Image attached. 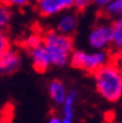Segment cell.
Listing matches in <instances>:
<instances>
[{"label":"cell","mask_w":122,"mask_h":123,"mask_svg":"<svg viewBox=\"0 0 122 123\" xmlns=\"http://www.w3.org/2000/svg\"><path fill=\"white\" fill-rule=\"evenodd\" d=\"M92 3V0H74V6L77 10H85Z\"/></svg>","instance_id":"2e32d148"},{"label":"cell","mask_w":122,"mask_h":123,"mask_svg":"<svg viewBox=\"0 0 122 123\" xmlns=\"http://www.w3.org/2000/svg\"><path fill=\"white\" fill-rule=\"evenodd\" d=\"M74 6V0H36V9L42 16L51 18L67 11Z\"/></svg>","instance_id":"5b68a950"},{"label":"cell","mask_w":122,"mask_h":123,"mask_svg":"<svg viewBox=\"0 0 122 123\" xmlns=\"http://www.w3.org/2000/svg\"><path fill=\"white\" fill-rule=\"evenodd\" d=\"M117 52H122V19L113 20L112 23V45Z\"/></svg>","instance_id":"8fae6325"},{"label":"cell","mask_w":122,"mask_h":123,"mask_svg":"<svg viewBox=\"0 0 122 123\" xmlns=\"http://www.w3.org/2000/svg\"><path fill=\"white\" fill-rule=\"evenodd\" d=\"M70 63L76 68L95 74L97 70L109 63V54L98 50H90V51L77 50L72 52Z\"/></svg>","instance_id":"3957f363"},{"label":"cell","mask_w":122,"mask_h":123,"mask_svg":"<svg viewBox=\"0 0 122 123\" xmlns=\"http://www.w3.org/2000/svg\"><path fill=\"white\" fill-rule=\"evenodd\" d=\"M78 20L76 14L72 11H65L59 15L56 21V30H59L60 32L71 36L77 29Z\"/></svg>","instance_id":"ba28073f"},{"label":"cell","mask_w":122,"mask_h":123,"mask_svg":"<svg viewBox=\"0 0 122 123\" xmlns=\"http://www.w3.org/2000/svg\"><path fill=\"white\" fill-rule=\"evenodd\" d=\"M30 1L31 0H3L4 5L9 6V8H24Z\"/></svg>","instance_id":"9a60e30c"},{"label":"cell","mask_w":122,"mask_h":123,"mask_svg":"<svg viewBox=\"0 0 122 123\" xmlns=\"http://www.w3.org/2000/svg\"><path fill=\"white\" fill-rule=\"evenodd\" d=\"M87 44L91 50L106 51L112 45V24L98 23L90 30Z\"/></svg>","instance_id":"277c9868"},{"label":"cell","mask_w":122,"mask_h":123,"mask_svg":"<svg viewBox=\"0 0 122 123\" xmlns=\"http://www.w3.org/2000/svg\"><path fill=\"white\" fill-rule=\"evenodd\" d=\"M21 66V56L16 50L9 49L0 52V71L3 75H11Z\"/></svg>","instance_id":"8992f818"},{"label":"cell","mask_w":122,"mask_h":123,"mask_svg":"<svg viewBox=\"0 0 122 123\" xmlns=\"http://www.w3.org/2000/svg\"><path fill=\"white\" fill-rule=\"evenodd\" d=\"M29 54H30V59L32 61V66L35 67L36 71L44 72L50 66H52L50 55L47 52L46 47L44 46V44L32 49V50H29Z\"/></svg>","instance_id":"52a82bcc"},{"label":"cell","mask_w":122,"mask_h":123,"mask_svg":"<svg viewBox=\"0 0 122 123\" xmlns=\"http://www.w3.org/2000/svg\"><path fill=\"white\" fill-rule=\"evenodd\" d=\"M46 123H64V122H62V117H59V116H56V114H52V116L49 117Z\"/></svg>","instance_id":"d6986e66"},{"label":"cell","mask_w":122,"mask_h":123,"mask_svg":"<svg viewBox=\"0 0 122 123\" xmlns=\"http://www.w3.org/2000/svg\"><path fill=\"white\" fill-rule=\"evenodd\" d=\"M105 14L112 20L122 19V0H112L105 8Z\"/></svg>","instance_id":"7c38bea8"},{"label":"cell","mask_w":122,"mask_h":123,"mask_svg":"<svg viewBox=\"0 0 122 123\" xmlns=\"http://www.w3.org/2000/svg\"><path fill=\"white\" fill-rule=\"evenodd\" d=\"M10 20H11V12H10L9 6H6V5L1 6L0 8V26L1 27L8 26Z\"/></svg>","instance_id":"5bb4252c"},{"label":"cell","mask_w":122,"mask_h":123,"mask_svg":"<svg viewBox=\"0 0 122 123\" xmlns=\"http://www.w3.org/2000/svg\"><path fill=\"white\" fill-rule=\"evenodd\" d=\"M76 101H77V92L75 90H70L65 102L62 105V122L64 123H74Z\"/></svg>","instance_id":"30bf717a"},{"label":"cell","mask_w":122,"mask_h":123,"mask_svg":"<svg viewBox=\"0 0 122 123\" xmlns=\"http://www.w3.org/2000/svg\"><path fill=\"white\" fill-rule=\"evenodd\" d=\"M42 41H44V40H42V37H41L39 34L32 32L30 35H27L26 37L24 39V45H25V47L27 50H32L35 47L42 45Z\"/></svg>","instance_id":"4fadbf2b"},{"label":"cell","mask_w":122,"mask_h":123,"mask_svg":"<svg viewBox=\"0 0 122 123\" xmlns=\"http://www.w3.org/2000/svg\"><path fill=\"white\" fill-rule=\"evenodd\" d=\"M106 123H117V122H113V121H109V122H106Z\"/></svg>","instance_id":"44dd1931"},{"label":"cell","mask_w":122,"mask_h":123,"mask_svg":"<svg viewBox=\"0 0 122 123\" xmlns=\"http://www.w3.org/2000/svg\"><path fill=\"white\" fill-rule=\"evenodd\" d=\"M42 44L50 55L52 66L62 67L71 61L74 52V41L71 36L62 34L59 30H50L42 36Z\"/></svg>","instance_id":"7a4b0ae2"},{"label":"cell","mask_w":122,"mask_h":123,"mask_svg":"<svg viewBox=\"0 0 122 123\" xmlns=\"http://www.w3.org/2000/svg\"><path fill=\"white\" fill-rule=\"evenodd\" d=\"M0 123H11V118H10V116H9L8 113L3 114V117H1V121H0Z\"/></svg>","instance_id":"ffe728a7"},{"label":"cell","mask_w":122,"mask_h":123,"mask_svg":"<svg viewBox=\"0 0 122 123\" xmlns=\"http://www.w3.org/2000/svg\"><path fill=\"white\" fill-rule=\"evenodd\" d=\"M10 46H9V39L6 37L4 34L0 35V52H4L6 50H9Z\"/></svg>","instance_id":"e0dca14e"},{"label":"cell","mask_w":122,"mask_h":123,"mask_svg":"<svg viewBox=\"0 0 122 123\" xmlns=\"http://www.w3.org/2000/svg\"><path fill=\"white\" fill-rule=\"evenodd\" d=\"M112 0H92V3H94L96 6H100V8H106L107 5H109Z\"/></svg>","instance_id":"ac0fdd59"},{"label":"cell","mask_w":122,"mask_h":123,"mask_svg":"<svg viewBox=\"0 0 122 123\" xmlns=\"http://www.w3.org/2000/svg\"><path fill=\"white\" fill-rule=\"evenodd\" d=\"M95 87L107 102H117L122 97V70L115 63H106L94 74Z\"/></svg>","instance_id":"6da1fadb"},{"label":"cell","mask_w":122,"mask_h":123,"mask_svg":"<svg viewBox=\"0 0 122 123\" xmlns=\"http://www.w3.org/2000/svg\"><path fill=\"white\" fill-rule=\"evenodd\" d=\"M47 93L50 96V99L55 105L62 106L69 95V91L62 81H60V80H52L47 85Z\"/></svg>","instance_id":"9c48e42d"}]
</instances>
